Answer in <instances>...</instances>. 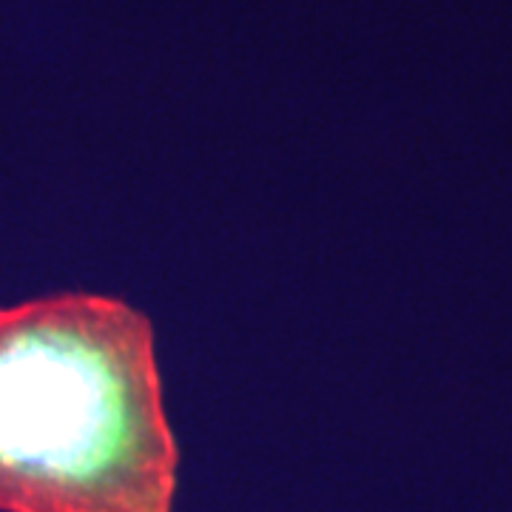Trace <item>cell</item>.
I'll return each instance as SVG.
<instances>
[{"instance_id":"obj_1","label":"cell","mask_w":512,"mask_h":512,"mask_svg":"<svg viewBox=\"0 0 512 512\" xmlns=\"http://www.w3.org/2000/svg\"><path fill=\"white\" fill-rule=\"evenodd\" d=\"M157 333L106 293L0 308V512H174Z\"/></svg>"}]
</instances>
